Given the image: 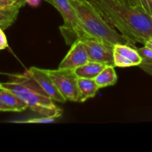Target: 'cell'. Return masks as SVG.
<instances>
[{"label":"cell","mask_w":152,"mask_h":152,"mask_svg":"<svg viewBox=\"0 0 152 152\" xmlns=\"http://www.w3.org/2000/svg\"><path fill=\"white\" fill-rule=\"evenodd\" d=\"M102 17L134 45L152 38V16L140 7L118 0H88Z\"/></svg>","instance_id":"1"},{"label":"cell","mask_w":152,"mask_h":152,"mask_svg":"<svg viewBox=\"0 0 152 152\" xmlns=\"http://www.w3.org/2000/svg\"><path fill=\"white\" fill-rule=\"evenodd\" d=\"M85 31L93 38L114 46L125 44L136 48L129 39L118 33L88 0H69Z\"/></svg>","instance_id":"2"},{"label":"cell","mask_w":152,"mask_h":152,"mask_svg":"<svg viewBox=\"0 0 152 152\" xmlns=\"http://www.w3.org/2000/svg\"><path fill=\"white\" fill-rule=\"evenodd\" d=\"M15 80L0 83V87L10 91L26 103L34 112L44 117L58 118L62 111L56 106L48 96L45 94L37 83L24 73L22 75L13 76Z\"/></svg>","instance_id":"3"},{"label":"cell","mask_w":152,"mask_h":152,"mask_svg":"<svg viewBox=\"0 0 152 152\" xmlns=\"http://www.w3.org/2000/svg\"><path fill=\"white\" fill-rule=\"evenodd\" d=\"M59 11L64 21L60 31L68 45L73 44L80 38H93L89 35L80 22L75 10L69 0H45Z\"/></svg>","instance_id":"4"},{"label":"cell","mask_w":152,"mask_h":152,"mask_svg":"<svg viewBox=\"0 0 152 152\" xmlns=\"http://www.w3.org/2000/svg\"><path fill=\"white\" fill-rule=\"evenodd\" d=\"M46 71L66 101L79 102L78 77L74 69L58 68L57 69H46Z\"/></svg>","instance_id":"5"},{"label":"cell","mask_w":152,"mask_h":152,"mask_svg":"<svg viewBox=\"0 0 152 152\" xmlns=\"http://www.w3.org/2000/svg\"><path fill=\"white\" fill-rule=\"evenodd\" d=\"M88 54L89 61L114 65V46L94 38H80Z\"/></svg>","instance_id":"6"},{"label":"cell","mask_w":152,"mask_h":152,"mask_svg":"<svg viewBox=\"0 0 152 152\" xmlns=\"http://www.w3.org/2000/svg\"><path fill=\"white\" fill-rule=\"evenodd\" d=\"M25 74L31 77L41 90L52 100L59 102H66V99L58 90L46 69L31 67L25 71Z\"/></svg>","instance_id":"7"},{"label":"cell","mask_w":152,"mask_h":152,"mask_svg":"<svg viewBox=\"0 0 152 152\" xmlns=\"http://www.w3.org/2000/svg\"><path fill=\"white\" fill-rule=\"evenodd\" d=\"M88 62L89 57L87 49L83 42L78 39L71 44L69 51L61 61L59 68L74 70Z\"/></svg>","instance_id":"8"},{"label":"cell","mask_w":152,"mask_h":152,"mask_svg":"<svg viewBox=\"0 0 152 152\" xmlns=\"http://www.w3.org/2000/svg\"><path fill=\"white\" fill-rule=\"evenodd\" d=\"M77 86L79 90V102H83L88 99L94 97L100 88L94 79L78 78Z\"/></svg>","instance_id":"9"},{"label":"cell","mask_w":152,"mask_h":152,"mask_svg":"<svg viewBox=\"0 0 152 152\" xmlns=\"http://www.w3.org/2000/svg\"><path fill=\"white\" fill-rule=\"evenodd\" d=\"M106 66L107 65L104 63L89 61L82 66L75 68L74 71L78 78L95 79Z\"/></svg>","instance_id":"10"},{"label":"cell","mask_w":152,"mask_h":152,"mask_svg":"<svg viewBox=\"0 0 152 152\" xmlns=\"http://www.w3.org/2000/svg\"><path fill=\"white\" fill-rule=\"evenodd\" d=\"M0 99L14 112H22L28 108L25 102L10 91L0 87Z\"/></svg>","instance_id":"11"},{"label":"cell","mask_w":152,"mask_h":152,"mask_svg":"<svg viewBox=\"0 0 152 152\" xmlns=\"http://www.w3.org/2000/svg\"><path fill=\"white\" fill-rule=\"evenodd\" d=\"M25 3H19L11 7L0 8V27L3 30L11 26L17 19L19 9Z\"/></svg>","instance_id":"12"},{"label":"cell","mask_w":152,"mask_h":152,"mask_svg":"<svg viewBox=\"0 0 152 152\" xmlns=\"http://www.w3.org/2000/svg\"><path fill=\"white\" fill-rule=\"evenodd\" d=\"M114 65H107L100 74L94 79L99 88H105L114 86L117 83V76Z\"/></svg>","instance_id":"13"},{"label":"cell","mask_w":152,"mask_h":152,"mask_svg":"<svg viewBox=\"0 0 152 152\" xmlns=\"http://www.w3.org/2000/svg\"><path fill=\"white\" fill-rule=\"evenodd\" d=\"M114 50L118 52L119 53L132 61L134 66L139 65L142 63V59L140 56L136 48L125 44H116L114 45Z\"/></svg>","instance_id":"14"},{"label":"cell","mask_w":152,"mask_h":152,"mask_svg":"<svg viewBox=\"0 0 152 152\" xmlns=\"http://www.w3.org/2000/svg\"><path fill=\"white\" fill-rule=\"evenodd\" d=\"M129 4L140 7L152 16V0H129Z\"/></svg>","instance_id":"15"},{"label":"cell","mask_w":152,"mask_h":152,"mask_svg":"<svg viewBox=\"0 0 152 152\" xmlns=\"http://www.w3.org/2000/svg\"><path fill=\"white\" fill-rule=\"evenodd\" d=\"M114 63L115 67L126 68V67L134 66L133 62L118 52L114 50Z\"/></svg>","instance_id":"16"},{"label":"cell","mask_w":152,"mask_h":152,"mask_svg":"<svg viewBox=\"0 0 152 152\" xmlns=\"http://www.w3.org/2000/svg\"><path fill=\"white\" fill-rule=\"evenodd\" d=\"M140 56L142 59V62H152V49L148 46L144 45L142 48H136Z\"/></svg>","instance_id":"17"},{"label":"cell","mask_w":152,"mask_h":152,"mask_svg":"<svg viewBox=\"0 0 152 152\" xmlns=\"http://www.w3.org/2000/svg\"><path fill=\"white\" fill-rule=\"evenodd\" d=\"M56 118L52 117H37V118L29 119L27 120H23V121H19L18 123H51L55 121Z\"/></svg>","instance_id":"18"},{"label":"cell","mask_w":152,"mask_h":152,"mask_svg":"<svg viewBox=\"0 0 152 152\" xmlns=\"http://www.w3.org/2000/svg\"><path fill=\"white\" fill-rule=\"evenodd\" d=\"M19 3H26L25 0H0V8L11 7Z\"/></svg>","instance_id":"19"},{"label":"cell","mask_w":152,"mask_h":152,"mask_svg":"<svg viewBox=\"0 0 152 152\" xmlns=\"http://www.w3.org/2000/svg\"><path fill=\"white\" fill-rule=\"evenodd\" d=\"M8 44H7V40L6 38L5 34H4L2 28L0 27V50H3L7 48Z\"/></svg>","instance_id":"20"},{"label":"cell","mask_w":152,"mask_h":152,"mask_svg":"<svg viewBox=\"0 0 152 152\" xmlns=\"http://www.w3.org/2000/svg\"><path fill=\"white\" fill-rule=\"evenodd\" d=\"M138 66H139L141 69L143 70L145 72H146L147 74L152 76V62H142V63H141L140 65H138Z\"/></svg>","instance_id":"21"},{"label":"cell","mask_w":152,"mask_h":152,"mask_svg":"<svg viewBox=\"0 0 152 152\" xmlns=\"http://www.w3.org/2000/svg\"><path fill=\"white\" fill-rule=\"evenodd\" d=\"M0 111H4V112H7V111H12L11 109L0 99Z\"/></svg>","instance_id":"22"},{"label":"cell","mask_w":152,"mask_h":152,"mask_svg":"<svg viewBox=\"0 0 152 152\" xmlns=\"http://www.w3.org/2000/svg\"><path fill=\"white\" fill-rule=\"evenodd\" d=\"M25 2L32 7H37L40 4L41 0H25Z\"/></svg>","instance_id":"23"},{"label":"cell","mask_w":152,"mask_h":152,"mask_svg":"<svg viewBox=\"0 0 152 152\" xmlns=\"http://www.w3.org/2000/svg\"><path fill=\"white\" fill-rule=\"evenodd\" d=\"M145 45V46H148V47L151 48L152 49V38L151 39H149V40H148V41L147 42L145 43V45Z\"/></svg>","instance_id":"24"},{"label":"cell","mask_w":152,"mask_h":152,"mask_svg":"<svg viewBox=\"0 0 152 152\" xmlns=\"http://www.w3.org/2000/svg\"><path fill=\"white\" fill-rule=\"evenodd\" d=\"M118 1H121V2H123V3H127V4H129V0H118Z\"/></svg>","instance_id":"25"}]
</instances>
